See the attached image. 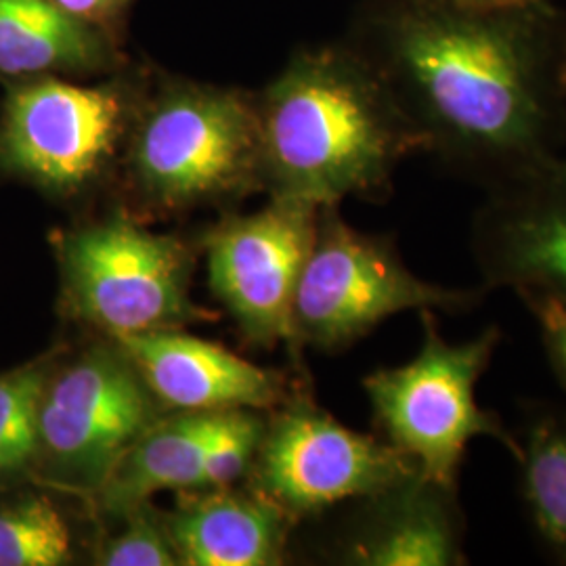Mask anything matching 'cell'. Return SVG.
<instances>
[{
	"label": "cell",
	"mask_w": 566,
	"mask_h": 566,
	"mask_svg": "<svg viewBox=\"0 0 566 566\" xmlns=\"http://www.w3.org/2000/svg\"><path fill=\"white\" fill-rule=\"evenodd\" d=\"M516 9L416 7L388 25L386 78L426 149L489 187L556 158L565 114Z\"/></svg>",
	"instance_id": "obj_1"
},
{
	"label": "cell",
	"mask_w": 566,
	"mask_h": 566,
	"mask_svg": "<svg viewBox=\"0 0 566 566\" xmlns=\"http://www.w3.org/2000/svg\"><path fill=\"white\" fill-rule=\"evenodd\" d=\"M261 185L317 208L378 198L405 156L426 149L382 70L336 51L301 53L256 99Z\"/></svg>",
	"instance_id": "obj_2"
},
{
	"label": "cell",
	"mask_w": 566,
	"mask_h": 566,
	"mask_svg": "<svg viewBox=\"0 0 566 566\" xmlns=\"http://www.w3.org/2000/svg\"><path fill=\"white\" fill-rule=\"evenodd\" d=\"M120 166L137 200L158 212L243 193L261 185L256 99L200 82L147 84Z\"/></svg>",
	"instance_id": "obj_3"
},
{
	"label": "cell",
	"mask_w": 566,
	"mask_h": 566,
	"mask_svg": "<svg viewBox=\"0 0 566 566\" xmlns=\"http://www.w3.org/2000/svg\"><path fill=\"white\" fill-rule=\"evenodd\" d=\"M424 338L418 355L397 367H380L364 380L376 424L386 443L401 451L418 470L447 485H458L468 446L489 437L518 458L521 443L502 418L476 401L502 329L489 325L464 343H449L439 332L434 311H422Z\"/></svg>",
	"instance_id": "obj_4"
},
{
	"label": "cell",
	"mask_w": 566,
	"mask_h": 566,
	"mask_svg": "<svg viewBox=\"0 0 566 566\" xmlns=\"http://www.w3.org/2000/svg\"><path fill=\"white\" fill-rule=\"evenodd\" d=\"M485 292L483 285L426 282L388 238L361 233L344 221L338 206H324L292 304L294 343L343 350L392 315L465 313L483 303Z\"/></svg>",
	"instance_id": "obj_5"
},
{
	"label": "cell",
	"mask_w": 566,
	"mask_h": 566,
	"mask_svg": "<svg viewBox=\"0 0 566 566\" xmlns=\"http://www.w3.org/2000/svg\"><path fill=\"white\" fill-rule=\"evenodd\" d=\"M63 306L107 338L212 319L189 298L191 254L124 212L60 240Z\"/></svg>",
	"instance_id": "obj_6"
},
{
	"label": "cell",
	"mask_w": 566,
	"mask_h": 566,
	"mask_svg": "<svg viewBox=\"0 0 566 566\" xmlns=\"http://www.w3.org/2000/svg\"><path fill=\"white\" fill-rule=\"evenodd\" d=\"M145 88L135 76L15 86L0 118V164L63 198L93 189L120 164Z\"/></svg>",
	"instance_id": "obj_7"
},
{
	"label": "cell",
	"mask_w": 566,
	"mask_h": 566,
	"mask_svg": "<svg viewBox=\"0 0 566 566\" xmlns=\"http://www.w3.org/2000/svg\"><path fill=\"white\" fill-rule=\"evenodd\" d=\"M158 407L112 338L53 369L41 403L44 483L93 500L126 449L163 418Z\"/></svg>",
	"instance_id": "obj_8"
},
{
	"label": "cell",
	"mask_w": 566,
	"mask_h": 566,
	"mask_svg": "<svg viewBox=\"0 0 566 566\" xmlns=\"http://www.w3.org/2000/svg\"><path fill=\"white\" fill-rule=\"evenodd\" d=\"M418 465L371 434L329 416L311 397L285 401L250 468L252 489L292 521L359 502L413 476Z\"/></svg>",
	"instance_id": "obj_9"
},
{
	"label": "cell",
	"mask_w": 566,
	"mask_h": 566,
	"mask_svg": "<svg viewBox=\"0 0 566 566\" xmlns=\"http://www.w3.org/2000/svg\"><path fill=\"white\" fill-rule=\"evenodd\" d=\"M319 208L271 198L263 210L231 217L208 235V282L243 334L261 346H294L292 304Z\"/></svg>",
	"instance_id": "obj_10"
},
{
	"label": "cell",
	"mask_w": 566,
	"mask_h": 566,
	"mask_svg": "<svg viewBox=\"0 0 566 566\" xmlns=\"http://www.w3.org/2000/svg\"><path fill=\"white\" fill-rule=\"evenodd\" d=\"M468 245L485 290L566 301V160L556 156L489 187Z\"/></svg>",
	"instance_id": "obj_11"
},
{
	"label": "cell",
	"mask_w": 566,
	"mask_h": 566,
	"mask_svg": "<svg viewBox=\"0 0 566 566\" xmlns=\"http://www.w3.org/2000/svg\"><path fill=\"white\" fill-rule=\"evenodd\" d=\"M137 367L158 403L175 411L273 409L285 401L283 380L221 344L158 329L112 338Z\"/></svg>",
	"instance_id": "obj_12"
},
{
	"label": "cell",
	"mask_w": 566,
	"mask_h": 566,
	"mask_svg": "<svg viewBox=\"0 0 566 566\" xmlns=\"http://www.w3.org/2000/svg\"><path fill=\"white\" fill-rule=\"evenodd\" d=\"M359 502L365 510L340 544L346 565H465V518L458 485L416 472Z\"/></svg>",
	"instance_id": "obj_13"
},
{
	"label": "cell",
	"mask_w": 566,
	"mask_h": 566,
	"mask_svg": "<svg viewBox=\"0 0 566 566\" xmlns=\"http://www.w3.org/2000/svg\"><path fill=\"white\" fill-rule=\"evenodd\" d=\"M181 566L280 565L294 521L259 493L181 491L177 510L163 516Z\"/></svg>",
	"instance_id": "obj_14"
},
{
	"label": "cell",
	"mask_w": 566,
	"mask_h": 566,
	"mask_svg": "<svg viewBox=\"0 0 566 566\" xmlns=\"http://www.w3.org/2000/svg\"><path fill=\"white\" fill-rule=\"evenodd\" d=\"M122 63L116 36L72 18L53 0H0V74L97 76Z\"/></svg>",
	"instance_id": "obj_15"
},
{
	"label": "cell",
	"mask_w": 566,
	"mask_h": 566,
	"mask_svg": "<svg viewBox=\"0 0 566 566\" xmlns=\"http://www.w3.org/2000/svg\"><path fill=\"white\" fill-rule=\"evenodd\" d=\"M212 413L177 411L149 426L93 495L95 507L105 516L120 518L160 491L203 489V453Z\"/></svg>",
	"instance_id": "obj_16"
},
{
	"label": "cell",
	"mask_w": 566,
	"mask_h": 566,
	"mask_svg": "<svg viewBox=\"0 0 566 566\" xmlns=\"http://www.w3.org/2000/svg\"><path fill=\"white\" fill-rule=\"evenodd\" d=\"M521 443V493L533 531L547 552L566 563V413L531 411Z\"/></svg>",
	"instance_id": "obj_17"
},
{
	"label": "cell",
	"mask_w": 566,
	"mask_h": 566,
	"mask_svg": "<svg viewBox=\"0 0 566 566\" xmlns=\"http://www.w3.org/2000/svg\"><path fill=\"white\" fill-rule=\"evenodd\" d=\"M53 361L42 357L0 374V483L39 464L41 403Z\"/></svg>",
	"instance_id": "obj_18"
},
{
	"label": "cell",
	"mask_w": 566,
	"mask_h": 566,
	"mask_svg": "<svg viewBox=\"0 0 566 566\" xmlns=\"http://www.w3.org/2000/svg\"><path fill=\"white\" fill-rule=\"evenodd\" d=\"M72 558L70 523L46 495L0 506V566H63Z\"/></svg>",
	"instance_id": "obj_19"
},
{
	"label": "cell",
	"mask_w": 566,
	"mask_h": 566,
	"mask_svg": "<svg viewBox=\"0 0 566 566\" xmlns=\"http://www.w3.org/2000/svg\"><path fill=\"white\" fill-rule=\"evenodd\" d=\"M264 424L254 409L214 411L203 453V489L233 486L254 464Z\"/></svg>",
	"instance_id": "obj_20"
},
{
	"label": "cell",
	"mask_w": 566,
	"mask_h": 566,
	"mask_svg": "<svg viewBox=\"0 0 566 566\" xmlns=\"http://www.w3.org/2000/svg\"><path fill=\"white\" fill-rule=\"evenodd\" d=\"M124 525L109 537H105L95 565L102 566H177L179 558L166 533L164 518L149 502L124 512Z\"/></svg>",
	"instance_id": "obj_21"
},
{
	"label": "cell",
	"mask_w": 566,
	"mask_h": 566,
	"mask_svg": "<svg viewBox=\"0 0 566 566\" xmlns=\"http://www.w3.org/2000/svg\"><path fill=\"white\" fill-rule=\"evenodd\" d=\"M535 317L547 361L566 390V301L547 294L518 296Z\"/></svg>",
	"instance_id": "obj_22"
},
{
	"label": "cell",
	"mask_w": 566,
	"mask_h": 566,
	"mask_svg": "<svg viewBox=\"0 0 566 566\" xmlns=\"http://www.w3.org/2000/svg\"><path fill=\"white\" fill-rule=\"evenodd\" d=\"M72 18L116 36V25L126 15L133 0H53Z\"/></svg>",
	"instance_id": "obj_23"
},
{
	"label": "cell",
	"mask_w": 566,
	"mask_h": 566,
	"mask_svg": "<svg viewBox=\"0 0 566 566\" xmlns=\"http://www.w3.org/2000/svg\"><path fill=\"white\" fill-rule=\"evenodd\" d=\"M458 7L465 9H483V11H497V9H521L523 4H528L533 0H447Z\"/></svg>",
	"instance_id": "obj_24"
},
{
	"label": "cell",
	"mask_w": 566,
	"mask_h": 566,
	"mask_svg": "<svg viewBox=\"0 0 566 566\" xmlns=\"http://www.w3.org/2000/svg\"><path fill=\"white\" fill-rule=\"evenodd\" d=\"M558 84L566 91V61L565 65H563V70H560V74H558Z\"/></svg>",
	"instance_id": "obj_25"
}]
</instances>
